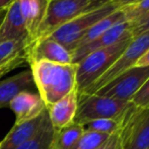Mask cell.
<instances>
[{
    "mask_svg": "<svg viewBox=\"0 0 149 149\" xmlns=\"http://www.w3.org/2000/svg\"><path fill=\"white\" fill-rule=\"evenodd\" d=\"M36 88L46 108L76 88L77 64H59L40 60L30 64Z\"/></svg>",
    "mask_w": 149,
    "mask_h": 149,
    "instance_id": "cell-1",
    "label": "cell"
},
{
    "mask_svg": "<svg viewBox=\"0 0 149 149\" xmlns=\"http://www.w3.org/2000/svg\"><path fill=\"white\" fill-rule=\"evenodd\" d=\"M133 38L128 37L110 47L96 50L77 63L76 90L81 93L98 79L120 57Z\"/></svg>",
    "mask_w": 149,
    "mask_h": 149,
    "instance_id": "cell-2",
    "label": "cell"
},
{
    "mask_svg": "<svg viewBox=\"0 0 149 149\" xmlns=\"http://www.w3.org/2000/svg\"><path fill=\"white\" fill-rule=\"evenodd\" d=\"M118 8V6L115 5L111 0H109L107 3L100 7L87 10L79 14L78 16L54 31L48 38L55 40L56 42L64 46L68 51L72 52L78 45L79 41L92 26H94L104 17L108 16L109 14L113 13Z\"/></svg>",
    "mask_w": 149,
    "mask_h": 149,
    "instance_id": "cell-3",
    "label": "cell"
},
{
    "mask_svg": "<svg viewBox=\"0 0 149 149\" xmlns=\"http://www.w3.org/2000/svg\"><path fill=\"white\" fill-rule=\"evenodd\" d=\"M90 0H51L47 12L33 39L26 45L47 39L58 29L66 24L79 14L89 10Z\"/></svg>",
    "mask_w": 149,
    "mask_h": 149,
    "instance_id": "cell-4",
    "label": "cell"
},
{
    "mask_svg": "<svg viewBox=\"0 0 149 149\" xmlns=\"http://www.w3.org/2000/svg\"><path fill=\"white\" fill-rule=\"evenodd\" d=\"M149 49V33L134 38L115 63L90 86L78 94H93L120 76L122 73L135 67L137 61Z\"/></svg>",
    "mask_w": 149,
    "mask_h": 149,
    "instance_id": "cell-5",
    "label": "cell"
},
{
    "mask_svg": "<svg viewBox=\"0 0 149 149\" xmlns=\"http://www.w3.org/2000/svg\"><path fill=\"white\" fill-rule=\"evenodd\" d=\"M77 112L74 122H84L98 119H117L126 109L129 102L115 100L98 94H78Z\"/></svg>",
    "mask_w": 149,
    "mask_h": 149,
    "instance_id": "cell-6",
    "label": "cell"
},
{
    "mask_svg": "<svg viewBox=\"0 0 149 149\" xmlns=\"http://www.w3.org/2000/svg\"><path fill=\"white\" fill-rule=\"evenodd\" d=\"M149 78V66L133 67L122 73L116 79L93 94L104 95L115 100L130 102L132 96L139 90Z\"/></svg>",
    "mask_w": 149,
    "mask_h": 149,
    "instance_id": "cell-7",
    "label": "cell"
},
{
    "mask_svg": "<svg viewBox=\"0 0 149 149\" xmlns=\"http://www.w3.org/2000/svg\"><path fill=\"white\" fill-rule=\"evenodd\" d=\"M24 56H26V61L29 65L40 60L50 61V62L59 63V64H71L72 63L71 52L51 38L44 39L26 47Z\"/></svg>",
    "mask_w": 149,
    "mask_h": 149,
    "instance_id": "cell-8",
    "label": "cell"
},
{
    "mask_svg": "<svg viewBox=\"0 0 149 149\" xmlns=\"http://www.w3.org/2000/svg\"><path fill=\"white\" fill-rule=\"evenodd\" d=\"M132 29V24L129 22H122L120 24H115L108 31H106L102 36L95 39L94 41L90 42L86 45L79 47L71 52L72 55V63L77 64L88 54L96 50L104 49V48L110 47L119 42L125 40L128 37H132L130 30ZM133 38V37H132Z\"/></svg>",
    "mask_w": 149,
    "mask_h": 149,
    "instance_id": "cell-9",
    "label": "cell"
},
{
    "mask_svg": "<svg viewBox=\"0 0 149 149\" xmlns=\"http://www.w3.org/2000/svg\"><path fill=\"white\" fill-rule=\"evenodd\" d=\"M8 107L15 114L14 125H20L37 118L46 110V106L40 94L33 91L19 92Z\"/></svg>",
    "mask_w": 149,
    "mask_h": 149,
    "instance_id": "cell-10",
    "label": "cell"
},
{
    "mask_svg": "<svg viewBox=\"0 0 149 149\" xmlns=\"http://www.w3.org/2000/svg\"><path fill=\"white\" fill-rule=\"evenodd\" d=\"M16 40L28 41V33L20 11L19 1L12 0L0 24V43Z\"/></svg>",
    "mask_w": 149,
    "mask_h": 149,
    "instance_id": "cell-11",
    "label": "cell"
},
{
    "mask_svg": "<svg viewBox=\"0 0 149 149\" xmlns=\"http://www.w3.org/2000/svg\"><path fill=\"white\" fill-rule=\"evenodd\" d=\"M77 102L78 95L75 88L57 102L46 108L54 131H58L74 122L77 112Z\"/></svg>",
    "mask_w": 149,
    "mask_h": 149,
    "instance_id": "cell-12",
    "label": "cell"
},
{
    "mask_svg": "<svg viewBox=\"0 0 149 149\" xmlns=\"http://www.w3.org/2000/svg\"><path fill=\"white\" fill-rule=\"evenodd\" d=\"M36 87L31 70L22 71L13 76L0 80V109L9 106L10 102L22 91H33Z\"/></svg>",
    "mask_w": 149,
    "mask_h": 149,
    "instance_id": "cell-13",
    "label": "cell"
},
{
    "mask_svg": "<svg viewBox=\"0 0 149 149\" xmlns=\"http://www.w3.org/2000/svg\"><path fill=\"white\" fill-rule=\"evenodd\" d=\"M47 114V109L37 118L20 125H14L7 135L0 141V149H17L37 134Z\"/></svg>",
    "mask_w": 149,
    "mask_h": 149,
    "instance_id": "cell-14",
    "label": "cell"
},
{
    "mask_svg": "<svg viewBox=\"0 0 149 149\" xmlns=\"http://www.w3.org/2000/svg\"><path fill=\"white\" fill-rule=\"evenodd\" d=\"M26 40H16L0 43V70L9 66H22L26 61L24 49Z\"/></svg>",
    "mask_w": 149,
    "mask_h": 149,
    "instance_id": "cell-15",
    "label": "cell"
},
{
    "mask_svg": "<svg viewBox=\"0 0 149 149\" xmlns=\"http://www.w3.org/2000/svg\"><path fill=\"white\" fill-rule=\"evenodd\" d=\"M83 132L82 125L75 122L58 131H54L51 149H74Z\"/></svg>",
    "mask_w": 149,
    "mask_h": 149,
    "instance_id": "cell-16",
    "label": "cell"
},
{
    "mask_svg": "<svg viewBox=\"0 0 149 149\" xmlns=\"http://www.w3.org/2000/svg\"><path fill=\"white\" fill-rule=\"evenodd\" d=\"M126 22V20L124 19V16H123V14H122L121 9H120V7H119L118 9L115 10L113 13L109 14L108 16L104 17L102 19H100V22H96L94 26H92L91 28L87 31V33L83 36L82 39L79 41L78 45L76 46L75 49H77V48H79V47H82V46L86 45V44L90 43V42L94 41V40L97 39L100 36H102L106 31H108L109 29L114 26L115 24H120V22Z\"/></svg>",
    "mask_w": 149,
    "mask_h": 149,
    "instance_id": "cell-17",
    "label": "cell"
},
{
    "mask_svg": "<svg viewBox=\"0 0 149 149\" xmlns=\"http://www.w3.org/2000/svg\"><path fill=\"white\" fill-rule=\"evenodd\" d=\"M53 137L54 129L52 127L49 115L47 112L45 119H44L37 134L17 149H51Z\"/></svg>",
    "mask_w": 149,
    "mask_h": 149,
    "instance_id": "cell-18",
    "label": "cell"
},
{
    "mask_svg": "<svg viewBox=\"0 0 149 149\" xmlns=\"http://www.w3.org/2000/svg\"><path fill=\"white\" fill-rule=\"evenodd\" d=\"M120 9L124 16V19L131 22L133 26L134 24L149 14V0H137L127 5L121 6Z\"/></svg>",
    "mask_w": 149,
    "mask_h": 149,
    "instance_id": "cell-19",
    "label": "cell"
},
{
    "mask_svg": "<svg viewBox=\"0 0 149 149\" xmlns=\"http://www.w3.org/2000/svg\"><path fill=\"white\" fill-rule=\"evenodd\" d=\"M109 136L110 134L84 130L74 149H96L108 139Z\"/></svg>",
    "mask_w": 149,
    "mask_h": 149,
    "instance_id": "cell-20",
    "label": "cell"
},
{
    "mask_svg": "<svg viewBox=\"0 0 149 149\" xmlns=\"http://www.w3.org/2000/svg\"><path fill=\"white\" fill-rule=\"evenodd\" d=\"M119 118V117H118ZM117 119H98L82 123L83 129L85 131H94L104 134H112L116 131L119 125V120Z\"/></svg>",
    "mask_w": 149,
    "mask_h": 149,
    "instance_id": "cell-21",
    "label": "cell"
},
{
    "mask_svg": "<svg viewBox=\"0 0 149 149\" xmlns=\"http://www.w3.org/2000/svg\"><path fill=\"white\" fill-rule=\"evenodd\" d=\"M130 102L140 109L149 108V78L143 83L139 90L132 96Z\"/></svg>",
    "mask_w": 149,
    "mask_h": 149,
    "instance_id": "cell-22",
    "label": "cell"
},
{
    "mask_svg": "<svg viewBox=\"0 0 149 149\" xmlns=\"http://www.w3.org/2000/svg\"><path fill=\"white\" fill-rule=\"evenodd\" d=\"M131 36L134 38H137L141 35L149 33V14L133 24L132 29L130 30Z\"/></svg>",
    "mask_w": 149,
    "mask_h": 149,
    "instance_id": "cell-23",
    "label": "cell"
},
{
    "mask_svg": "<svg viewBox=\"0 0 149 149\" xmlns=\"http://www.w3.org/2000/svg\"><path fill=\"white\" fill-rule=\"evenodd\" d=\"M117 145V133L116 131L114 133H112L109 138L102 144L100 146H98L96 149H116Z\"/></svg>",
    "mask_w": 149,
    "mask_h": 149,
    "instance_id": "cell-24",
    "label": "cell"
},
{
    "mask_svg": "<svg viewBox=\"0 0 149 149\" xmlns=\"http://www.w3.org/2000/svg\"><path fill=\"white\" fill-rule=\"evenodd\" d=\"M146 66H149V49L141 56V58L137 61V63L135 65V67H146Z\"/></svg>",
    "mask_w": 149,
    "mask_h": 149,
    "instance_id": "cell-25",
    "label": "cell"
},
{
    "mask_svg": "<svg viewBox=\"0 0 149 149\" xmlns=\"http://www.w3.org/2000/svg\"><path fill=\"white\" fill-rule=\"evenodd\" d=\"M109 0H90V6H89V10L93 9V8L100 7V6L104 5V3H107Z\"/></svg>",
    "mask_w": 149,
    "mask_h": 149,
    "instance_id": "cell-26",
    "label": "cell"
},
{
    "mask_svg": "<svg viewBox=\"0 0 149 149\" xmlns=\"http://www.w3.org/2000/svg\"><path fill=\"white\" fill-rule=\"evenodd\" d=\"M115 5H117L118 7H121V6H124V5H127V4H130L132 2H135L137 0H111Z\"/></svg>",
    "mask_w": 149,
    "mask_h": 149,
    "instance_id": "cell-27",
    "label": "cell"
},
{
    "mask_svg": "<svg viewBox=\"0 0 149 149\" xmlns=\"http://www.w3.org/2000/svg\"><path fill=\"white\" fill-rule=\"evenodd\" d=\"M11 2L12 0H0V11L7 9Z\"/></svg>",
    "mask_w": 149,
    "mask_h": 149,
    "instance_id": "cell-28",
    "label": "cell"
},
{
    "mask_svg": "<svg viewBox=\"0 0 149 149\" xmlns=\"http://www.w3.org/2000/svg\"><path fill=\"white\" fill-rule=\"evenodd\" d=\"M17 66H9V67H6V68H4V69H2V70H0V79H1V77L3 76V75H5V74H7L9 71H11V70H13V69H15Z\"/></svg>",
    "mask_w": 149,
    "mask_h": 149,
    "instance_id": "cell-29",
    "label": "cell"
},
{
    "mask_svg": "<svg viewBox=\"0 0 149 149\" xmlns=\"http://www.w3.org/2000/svg\"><path fill=\"white\" fill-rule=\"evenodd\" d=\"M6 10H7V9H5V10H2V11H0V24H1L2 20H3L4 15H5V12H6Z\"/></svg>",
    "mask_w": 149,
    "mask_h": 149,
    "instance_id": "cell-30",
    "label": "cell"
}]
</instances>
